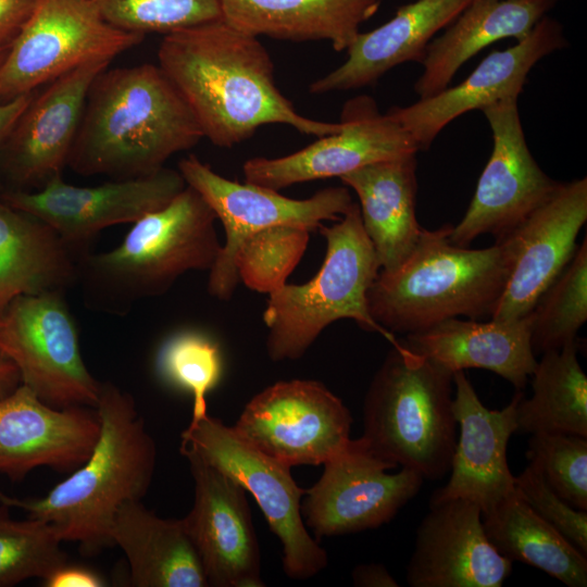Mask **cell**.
Returning a JSON list of instances; mask_svg holds the SVG:
<instances>
[{"label":"cell","instance_id":"obj_1","mask_svg":"<svg viewBox=\"0 0 587 587\" xmlns=\"http://www.w3.org/2000/svg\"><path fill=\"white\" fill-rule=\"evenodd\" d=\"M159 66L178 89L203 137L230 148L266 124H286L304 135L341 129L299 114L274 80V63L259 37L224 18L164 35Z\"/></svg>","mask_w":587,"mask_h":587},{"label":"cell","instance_id":"obj_2","mask_svg":"<svg viewBox=\"0 0 587 587\" xmlns=\"http://www.w3.org/2000/svg\"><path fill=\"white\" fill-rule=\"evenodd\" d=\"M202 138L196 116L159 64L107 67L89 87L67 166L84 176H146Z\"/></svg>","mask_w":587,"mask_h":587},{"label":"cell","instance_id":"obj_3","mask_svg":"<svg viewBox=\"0 0 587 587\" xmlns=\"http://www.w3.org/2000/svg\"><path fill=\"white\" fill-rule=\"evenodd\" d=\"M96 411L100 434L88 460L45 497L0 502L28 517L50 523L62 541L78 542L85 554L112 546L109 530L118 507L141 500L152 482L157 448L133 396L111 382H101Z\"/></svg>","mask_w":587,"mask_h":587},{"label":"cell","instance_id":"obj_4","mask_svg":"<svg viewBox=\"0 0 587 587\" xmlns=\"http://www.w3.org/2000/svg\"><path fill=\"white\" fill-rule=\"evenodd\" d=\"M451 224L424 229L394 271H379L367 291L371 316L386 330L413 334L442 321L490 316L508 282L513 250L505 237L487 248L451 242Z\"/></svg>","mask_w":587,"mask_h":587},{"label":"cell","instance_id":"obj_5","mask_svg":"<svg viewBox=\"0 0 587 587\" xmlns=\"http://www.w3.org/2000/svg\"><path fill=\"white\" fill-rule=\"evenodd\" d=\"M216 216L190 186L148 213L114 249L78 261V284L89 309L126 314L139 300L164 295L190 271H210L222 245Z\"/></svg>","mask_w":587,"mask_h":587},{"label":"cell","instance_id":"obj_6","mask_svg":"<svg viewBox=\"0 0 587 587\" xmlns=\"http://www.w3.org/2000/svg\"><path fill=\"white\" fill-rule=\"evenodd\" d=\"M375 373L363 403L365 446L378 458L440 479L457 442L453 373L409 349L403 339Z\"/></svg>","mask_w":587,"mask_h":587},{"label":"cell","instance_id":"obj_7","mask_svg":"<svg viewBox=\"0 0 587 587\" xmlns=\"http://www.w3.org/2000/svg\"><path fill=\"white\" fill-rule=\"evenodd\" d=\"M326 253L322 267L308 283L285 284L268 295L263 311L266 352L274 362L304 355L332 323L349 319L390 344L397 338L371 316L367 291L380 266L361 221L358 203L337 224H321Z\"/></svg>","mask_w":587,"mask_h":587},{"label":"cell","instance_id":"obj_8","mask_svg":"<svg viewBox=\"0 0 587 587\" xmlns=\"http://www.w3.org/2000/svg\"><path fill=\"white\" fill-rule=\"evenodd\" d=\"M0 357L53 408H96L101 382L88 371L64 292L20 296L0 311Z\"/></svg>","mask_w":587,"mask_h":587},{"label":"cell","instance_id":"obj_9","mask_svg":"<svg viewBox=\"0 0 587 587\" xmlns=\"http://www.w3.org/2000/svg\"><path fill=\"white\" fill-rule=\"evenodd\" d=\"M143 38L108 23L92 0H37L0 65V104L87 62L112 61Z\"/></svg>","mask_w":587,"mask_h":587},{"label":"cell","instance_id":"obj_10","mask_svg":"<svg viewBox=\"0 0 587 587\" xmlns=\"http://www.w3.org/2000/svg\"><path fill=\"white\" fill-rule=\"evenodd\" d=\"M178 171L210 205L226 235L220 254L209 271L208 292L222 301L233 297L239 277L234 254L250 234L277 225L315 230L324 221L340 220L354 203L348 187H327L312 197L297 200L277 190L225 178L196 155L178 162Z\"/></svg>","mask_w":587,"mask_h":587},{"label":"cell","instance_id":"obj_11","mask_svg":"<svg viewBox=\"0 0 587 587\" xmlns=\"http://www.w3.org/2000/svg\"><path fill=\"white\" fill-rule=\"evenodd\" d=\"M182 444L253 496L282 542L283 569L288 577L307 579L326 567L327 553L308 533L302 520L301 498L305 489L296 484L290 466L254 449L232 427L209 414L189 423L182 434Z\"/></svg>","mask_w":587,"mask_h":587},{"label":"cell","instance_id":"obj_12","mask_svg":"<svg viewBox=\"0 0 587 587\" xmlns=\"http://www.w3.org/2000/svg\"><path fill=\"white\" fill-rule=\"evenodd\" d=\"M352 416L341 399L311 379L277 382L246 404L232 427L245 442L288 465L324 464L350 444Z\"/></svg>","mask_w":587,"mask_h":587},{"label":"cell","instance_id":"obj_13","mask_svg":"<svg viewBox=\"0 0 587 587\" xmlns=\"http://www.w3.org/2000/svg\"><path fill=\"white\" fill-rule=\"evenodd\" d=\"M186 185L178 170L165 166L150 175L89 187L70 185L57 175L39 190H4L0 200L48 223L79 261L93 251L104 228L162 209Z\"/></svg>","mask_w":587,"mask_h":587},{"label":"cell","instance_id":"obj_14","mask_svg":"<svg viewBox=\"0 0 587 587\" xmlns=\"http://www.w3.org/2000/svg\"><path fill=\"white\" fill-rule=\"evenodd\" d=\"M492 132V151L462 220L449 238L461 247L491 234L500 238L541 205L560 182L549 177L532 155L517 110L508 98L484 108Z\"/></svg>","mask_w":587,"mask_h":587},{"label":"cell","instance_id":"obj_15","mask_svg":"<svg viewBox=\"0 0 587 587\" xmlns=\"http://www.w3.org/2000/svg\"><path fill=\"white\" fill-rule=\"evenodd\" d=\"M320 479L305 489L301 513L316 538L373 529L390 522L421 489L419 472L375 455L361 438L324 464Z\"/></svg>","mask_w":587,"mask_h":587},{"label":"cell","instance_id":"obj_16","mask_svg":"<svg viewBox=\"0 0 587 587\" xmlns=\"http://www.w3.org/2000/svg\"><path fill=\"white\" fill-rule=\"evenodd\" d=\"M341 129L291 154L245 162V182L279 190L295 184L341 177L365 165L417 154L411 135L375 100L360 95L348 100L340 115Z\"/></svg>","mask_w":587,"mask_h":587},{"label":"cell","instance_id":"obj_17","mask_svg":"<svg viewBox=\"0 0 587 587\" xmlns=\"http://www.w3.org/2000/svg\"><path fill=\"white\" fill-rule=\"evenodd\" d=\"M180 452L195 482L193 505L182 522L209 586H264L246 490L188 445L182 444Z\"/></svg>","mask_w":587,"mask_h":587},{"label":"cell","instance_id":"obj_18","mask_svg":"<svg viewBox=\"0 0 587 587\" xmlns=\"http://www.w3.org/2000/svg\"><path fill=\"white\" fill-rule=\"evenodd\" d=\"M110 60L87 62L34 95L0 150V183L35 191L62 175L80 124L89 87ZM4 191V190H3Z\"/></svg>","mask_w":587,"mask_h":587},{"label":"cell","instance_id":"obj_19","mask_svg":"<svg viewBox=\"0 0 587 587\" xmlns=\"http://www.w3.org/2000/svg\"><path fill=\"white\" fill-rule=\"evenodd\" d=\"M566 46L563 26L546 15L525 39L492 51L461 84L408 107H392L386 113L411 135L420 150H426L449 123L464 113L517 99L534 65Z\"/></svg>","mask_w":587,"mask_h":587},{"label":"cell","instance_id":"obj_20","mask_svg":"<svg viewBox=\"0 0 587 587\" xmlns=\"http://www.w3.org/2000/svg\"><path fill=\"white\" fill-rule=\"evenodd\" d=\"M586 221L587 179L584 177L560 183L541 205L502 236L511 243L513 263L491 320H517L532 311L572 259Z\"/></svg>","mask_w":587,"mask_h":587},{"label":"cell","instance_id":"obj_21","mask_svg":"<svg viewBox=\"0 0 587 587\" xmlns=\"http://www.w3.org/2000/svg\"><path fill=\"white\" fill-rule=\"evenodd\" d=\"M99 434L95 408H53L20 384L0 399V474L17 482L39 466L72 473L88 460Z\"/></svg>","mask_w":587,"mask_h":587},{"label":"cell","instance_id":"obj_22","mask_svg":"<svg viewBox=\"0 0 587 587\" xmlns=\"http://www.w3.org/2000/svg\"><path fill=\"white\" fill-rule=\"evenodd\" d=\"M511 572L512 561L487 538L477 504L461 498L429 503L407 566L409 586L500 587Z\"/></svg>","mask_w":587,"mask_h":587},{"label":"cell","instance_id":"obj_23","mask_svg":"<svg viewBox=\"0 0 587 587\" xmlns=\"http://www.w3.org/2000/svg\"><path fill=\"white\" fill-rule=\"evenodd\" d=\"M453 414L460 428L448 483L433 492L429 503L466 499L482 513L515 491L507 458L510 437L516 433V408L524 396L516 390L501 410L486 408L464 371L453 373Z\"/></svg>","mask_w":587,"mask_h":587},{"label":"cell","instance_id":"obj_24","mask_svg":"<svg viewBox=\"0 0 587 587\" xmlns=\"http://www.w3.org/2000/svg\"><path fill=\"white\" fill-rule=\"evenodd\" d=\"M473 0H415L401 5L379 27L359 33L346 50L347 60L311 83L309 91L323 95L358 89L376 83L388 71L405 62L422 64L426 47L449 26Z\"/></svg>","mask_w":587,"mask_h":587},{"label":"cell","instance_id":"obj_25","mask_svg":"<svg viewBox=\"0 0 587 587\" xmlns=\"http://www.w3.org/2000/svg\"><path fill=\"white\" fill-rule=\"evenodd\" d=\"M530 325V313L512 321L453 317L408 334L403 341L415 353L451 373L484 369L523 390L537 365Z\"/></svg>","mask_w":587,"mask_h":587},{"label":"cell","instance_id":"obj_26","mask_svg":"<svg viewBox=\"0 0 587 587\" xmlns=\"http://www.w3.org/2000/svg\"><path fill=\"white\" fill-rule=\"evenodd\" d=\"M558 0H473L426 47L423 72L414 84L419 99L446 89L459 68L487 46L525 39Z\"/></svg>","mask_w":587,"mask_h":587},{"label":"cell","instance_id":"obj_27","mask_svg":"<svg viewBox=\"0 0 587 587\" xmlns=\"http://www.w3.org/2000/svg\"><path fill=\"white\" fill-rule=\"evenodd\" d=\"M416 167V154H409L372 163L340 177L359 198L362 226L380 271L396 270L423 232L415 213Z\"/></svg>","mask_w":587,"mask_h":587},{"label":"cell","instance_id":"obj_28","mask_svg":"<svg viewBox=\"0 0 587 587\" xmlns=\"http://www.w3.org/2000/svg\"><path fill=\"white\" fill-rule=\"evenodd\" d=\"M78 260L45 221L0 200V311L20 296L64 292Z\"/></svg>","mask_w":587,"mask_h":587},{"label":"cell","instance_id":"obj_29","mask_svg":"<svg viewBox=\"0 0 587 587\" xmlns=\"http://www.w3.org/2000/svg\"><path fill=\"white\" fill-rule=\"evenodd\" d=\"M109 536L127 558L132 586H209L182 520L161 519L140 500H130L118 507Z\"/></svg>","mask_w":587,"mask_h":587},{"label":"cell","instance_id":"obj_30","mask_svg":"<svg viewBox=\"0 0 587 587\" xmlns=\"http://www.w3.org/2000/svg\"><path fill=\"white\" fill-rule=\"evenodd\" d=\"M380 0H221L222 18L255 37L330 41L347 50Z\"/></svg>","mask_w":587,"mask_h":587},{"label":"cell","instance_id":"obj_31","mask_svg":"<svg viewBox=\"0 0 587 587\" xmlns=\"http://www.w3.org/2000/svg\"><path fill=\"white\" fill-rule=\"evenodd\" d=\"M487 538L510 561L537 567L569 587L587 586V555L517 494L482 513Z\"/></svg>","mask_w":587,"mask_h":587},{"label":"cell","instance_id":"obj_32","mask_svg":"<svg viewBox=\"0 0 587 587\" xmlns=\"http://www.w3.org/2000/svg\"><path fill=\"white\" fill-rule=\"evenodd\" d=\"M577 341L547 351L532 374L533 396L516 408V432L587 437V377L577 359Z\"/></svg>","mask_w":587,"mask_h":587},{"label":"cell","instance_id":"obj_33","mask_svg":"<svg viewBox=\"0 0 587 587\" xmlns=\"http://www.w3.org/2000/svg\"><path fill=\"white\" fill-rule=\"evenodd\" d=\"M529 313L530 344L535 354L559 350L576 339L587 321L586 238Z\"/></svg>","mask_w":587,"mask_h":587},{"label":"cell","instance_id":"obj_34","mask_svg":"<svg viewBox=\"0 0 587 587\" xmlns=\"http://www.w3.org/2000/svg\"><path fill=\"white\" fill-rule=\"evenodd\" d=\"M0 505V587L28 578L42 580L67 563L62 539L50 523L38 519L14 520Z\"/></svg>","mask_w":587,"mask_h":587},{"label":"cell","instance_id":"obj_35","mask_svg":"<svg viewBox=\"0 0 587 587\" xmlns=\"http://www.w3.org/2000/svg\"><path fill=\"white\" fill-rule=\"evenodd\" d=\"M310 234L303 227L277 225L247 236L233 259L239 282L267 295L283 287L305 252Z\"/></svg>","mask_w":587,"mask_h":587},{"label":"cell","instance_id":"obj_36","mask_svg":"<svg viewBox=\"0 0 587 587\" xmlns=\"http://www.w3.org/2000/svg\"><path fill=\"white\" fill-rule=\"evenodd\" d=\"M155 367L164 382L191 394L190 423L208 414L207 395L222 373L220 349L212 339L196 330L178 332L160 347Z\"/></svg>","mask_w":587,"mask_h":587},{"label":"cell","instance_id":"obj_37","mask_svg":"<svg viewBox=\"0 0 587 587\" xmlns=\"http://www.w3.org/2000/svg\"><path fill=\"white\" fill-rule=\"evenodd\" d=\"M116 28L146 36L171 34L222 17L221 0H92Z\"/></svg>","mask_w":587,"mask_h":587},{"label":"cell","instance_id":"obj_38","mask_svg":"<svg viewBox=\"0 0 587 587\" xmlns=\"http://www.w3.org/2000/svg\"><path fill=\"white\" fill-rule=\"evenodd\" d=\"M526 457L557 495L572 507L587 511V437L532 434Z\"/></svg>","mask_w":587,"mask_h":587},{"label":"cell","instance_id":"obj_39","mask_svg":"<svg viewBox=\"0 0 587 587\" xmlns=\"http://www.w3.org/2000/svg\"><path fill=\"white\" fill-rule=\"evenodd\" d=\"M515 489L542 520L587 555V511L572 507L557 495L532 462L515 477Z\"/></svg>","mask_w":587,"mask_h":587},{"label":"cell","instance_id":"obj_40","mask_svg":"<svg viewBox=\"0 0 587 587\" xmlns=\"http://www.w3.org/2000/svg\"><path fill=\"white\" fill-rule=\"evenodd\" d=\"M36 3L37 0H0V51L11 48Z\"/></svg>","mask_w":587,"mask_h":587},{"label":"cell","instance_id":"obj_41","mask_svg":"<svg viewBox=\"0 0 587 587\" xmlns=\"http://www.w3.org/2000/svg\"><path fill=\"white\" fill-rule=\"evenodd\" d=\"M46 587H103L105 579L97 572L67 563L54 571L43 580Z\"/></svg>","mask_w":587,"mask_h":587},{"label":"cell","instance_id":"obj_42","mask_svg":"<svg viewBox=\"0 0 587 587\" xmlns=\"http://www.w3.org/2000/svg\"><path fill=\"white\" fill-rule=\"evenodd\" d=\"M352 580L361 587H398L399 584L382 564H360L352 572Z\"/></svg>","mask_w":587,"mask_h":587},{"label":"cell","instance_id":"obj_43","mask_svg":"<svg viewBox=\"0 0 587 587\" xmlns=\"http://www.w3.org/2000/svg\"><path fill=\"white\" fill-rule=\"evenodd\" d=\"M37 91V90H36ZM36 91L23 95L10 102L0 104V150L20 115L26 109ZM2 191L0 183V192Z\"/></svg>","mask_w":587,"mask_h":587},{"label":"cell","instance_id":"obj_44","mask_svg":"<svg viewBox=\"0 0 587 587\" xmlns=\"http://www.w3.org/2000/svg\"><path fill=\"white\" fill-rule=\"evenodd\" d=\"M21 384L15 365L0 357V399L13 392Z\"/></svg>","mask_w":587,"mask_h":587},{"label":"cell","instance_id":"obj_45","mask_svg":"<svg viewBox=\"0 0 587 587\" xmlns=\"http://www.w3.org/2000/svg\"><path fill=\"white\" fill-rule=\"evenodd\" d=\"M8 51H9V49H8V50H2V51H0V65H1V63L3 62V60H4V58H5L7 53H8Z\"/></svg>","mask_w":587,"mask_h":587}]
</instances>
